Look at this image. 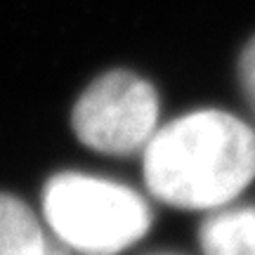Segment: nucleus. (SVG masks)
<instances>
[{
	"mask_svg": "<svg viewBox=\"0 0 255 255\" xmlns=\"http://www.w3.org/2000/svg\"><path fill=\"white\" fill-rule=\"evenodd\" d=\"M142 173L151 196L168 206H229L255 180V130L229 111H189L156 128L142 149Z\"/></svg>",
	"mask_w": 255,
	"mask_h": 255,
	"instance_id": "f257e3e1",
	"label": "nucleus"
},
{
	"mask_svg": "<svg viewBox=\"0 0 255 255\" xmlns=\"http://www.w3.org/2000/svg\"><path fill=\"white\" fill-rule=\"evenodd\" d=\"M43 215L62 246L83 255H119L151 227L135 189L85 173H59L43 189Z\"/></svg>",
	"mask_w": 255,
	"mask_h": 255,
	"instance_id": "f03ea898",
	"label": "nucleus"
},
{
	"mask_svg": "<svg viewBox=\"0 0 255 255\" xmlns=\"http://www.w3.org/2000/svg\"><path fill=\"white\" fill-rule=\"evenodd\" d=\"M73 132L100 154L142 151L158 128V95L137 73L109 71L88 85L73 107Z\"/></svg>",
	"mask_w": 255,
	"mask_h": 255,
	"instance_id": "7ed1b4c3",
	"label": "nucleus"
},
{
	"mask_svg": "<svg viewBox=\"0 0 255 255\" xmlns=\"http://www.w3.org/2000/svg\"><path fill=\"white\" fill-rule=\"evenodd\" d=\"M203 255H255V206H222L201 222Z\"/></svg>",
	"mask_w": 255,
	"mask_h": 255,
	"instance_id": "20e7f679",
	"label": "nucleus"
},
{
	"mask_svg": "<svg viewBox=\"0 0 255 255\" xmlns=\"http://www.w3.org/2000/svg\"><path fill=\"white\" fill-rule=\"evenodd\" d=\"M50 241L36 213L12 194H0V255H45Z\"/></svg>",
	"mask_w": 255,
	"mask_h": 255,
	"instance_id": "39448f33",
	"label": "nucleus"
},
{
	"mask_svg": "<svg viewBox=\"0 0 255 255\" xmlns=\"http://www.w3.org/2000/svg\"><path fill=\"white\" fill-rule=\"evenodd\" d=\"M239 81H241V90L246 95L248 104L255 111V38L241 52V59H239Z\"/></svg>",
	"mask_w": 255,
	"mask_h": 255,
	"instance_id": "423d86ee",
	"label": "nucleus"
},
{
	"mask_svg": "<svg viewBox=\"0 0 255 255\" xmlns=\"http://www.w3.org/2000/svg\"><path fill=\"white\" fill-rule=\"evenodd\" d=\"M45 255H69V251H66V246H62V244H57V241L52 244V241H50Z\"/></svg>",
	"mask_w": 255,
	"mask_h": 255,
	"instance_id": "0eeeda50",
	"label": "nucleus"
}]
</instances>
